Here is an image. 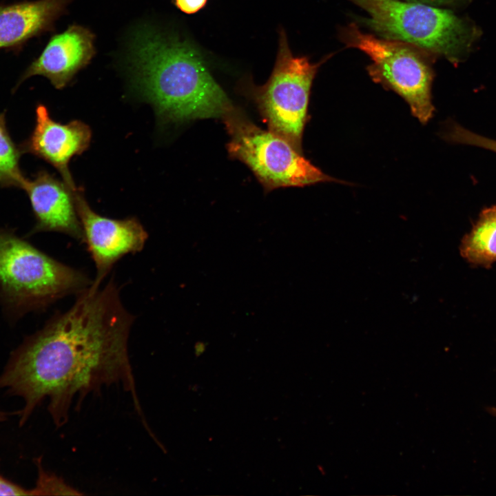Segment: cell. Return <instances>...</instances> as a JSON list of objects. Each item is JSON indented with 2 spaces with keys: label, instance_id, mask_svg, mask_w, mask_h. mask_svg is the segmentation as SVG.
<instances>
[{
  "label": "cell",
  "instance_id": "obj_1",
  "mask_svg": "<svg viewBox=\"0 0 496 496\" xmlns=\"http://www.w3.org/2000/svg\"><path fill=\"white\" fill-rule=\"evenodd\" d=\"M76 296L70 309L12 354L0 375V389L25 402L20 424L48 399L49 413L61 426L76 397L82 400L114 384L132 394L143 415L128 355L134 317L123 306L118 287L111 280L102 288L91 285Z\"/></svg>",
  "mask_w": 496,
  "mask_h": 496
},
{
  "label": "cell",
  "instance_id": "obj_2",
  "mask_svg": "<svg viewBox=\"0 0 496 496\" xmlns=\"http://www.w3.org/2000/svg\"><path fill=\"white\" fill-rule=\"evenodd\" d=\"M137 33L134 83L162 121L223 120L236 108L192 45L149 30Z\"/></svg>",
  "mask_w": 496,
  "mask_h": 496
},
{
  "label": "cell",
  "instance_id": "obj_3",
  "mask_svg": "<svg viewBox=\"0 0 496 496\" xmlns=\"http://www.w3.org/2000/svg\"><path fill=\"white\" fill-rule=\"evenodd\" d=\"M368 14L364 23L380 36L403 41L457 63L467 54L475 32L449 10L420 2L349 0Z\"/></svg>",
  "mask_w": 496,
  "mask_h": 496
},
{
  "label": "cell",
  "instance_id": "obj_4",
  "mask_svg": "<svg viewBox=\"0 0 496 496\" xmlns=\"http://www.w3.org/2000/svg\"><path fill=\"white\" fill-rule=\"evenodd\" d=\"M93 281L83 271L54 260L0 228V288L11 301L44 307L78 294Z\"/></svg>",
  "mask_w": 496,
  "mask_h": 496
},
{
  "label": "cell",
  "instance_id": "obj_5",
  "mask_svg": "<svg viewBox=\"0 0 496 496\" xmlns=\"http://www.w3.org/2000/svg\"><path fill=\"white\" fill-rule=\"evenodd\" d=\"M231 157L247 165L267 192L335 179L314 166L287 140L264 130L236 108L223 120Z\"/></svg>",
  "mask_w": 496,
  "mask_h": 496
},
{
  "label": "cell",
  "instance_id": "obj_6",
  "mask_svg": "<svg viewBox=\"0 0 496 496\" xmlns=\"http://www.w3.org/2000/svg\"><path fill=\"white\" fill-rule=\"evenodd\" d=\"M340 38L347 47L357 48L369 56L372 63L368 72L372 79L402 97L419 121L425 124L431 118L434 74L423 50L364 33L355 23L342 28Z\"/></svg>",
  "mask_w": 496,
  "mask_h": 496
},
{
  "label": "cell",
  "instance_id": "obj_7",
  "mask_svg": "<svg viewBox=\"0 0 496 496\" xmlns=\"http://www.w3.org/2000/svg\"><path fill=\"white\" fill-rule=\"evenodd\" d=\"M278 44L269 79L261 86H253L251 94L269 130L302 152L311 87L324 60L313 63L307 56H294L284 30L280 31Z\"/></svg>",
  "mask_w": 496,
  "mask_h": 496
},
{
  "label": "cell",
  "instance_id": "obj_8",
  "mask_svg": "<svg viewBox=\"0 0 496 496\" xmlns=\"http://www.w3.org/2000/svg\"><path fill=\"white\" fill-rule=\"evenodd\" d=\"M74 198L84 243L96 269L92 285L99 287L117 261L143 249L148 234L135 217L113 219L95 212L85 200L81 188L75 191Z\"/></svg>",
  "mask_w": 496,
  "mask_h": 496
},
{
  "label": "cell",
  "instance_id": "obj_9",
  "mask_svg": "<svg viewBox=\"0 0 496 496\" xmlns=\"http://www.w3.org/2000/svg\"><path fill=\"white\" fill-rule=\"evenodd\" d=\"M92 139L90 127L74 120L66 124L54 120L43 104L35 109V124L29 136L19 145L23 154H30L48 162L60 174L71 188L75 185L69 169V163L83 154Z\"/></svg>",
  "mask_w": 496,
  "mask_h": 496
},
{
  "label": "cell",
  "instance_id": "obj_10",
  "mask_svg": "<svg viewBox=\"0 0 496 496\" xmlns=\"http://www.w3.org/2000/svg\"><path fill=\"white\" fill-rule=\"evenodd\" d=\"M77 188H71L46 170L26 178L22 189L28 196L36 219L32 232H60L84 243L75 204Z\"/></svg>",
  "mask_w": 496,
  "mask_h": 496
},
{
  "label": "cell",
  "instance_id": "obj_11",
  "mask_svg": "<svg viewBox=\"0 0 496 496\" xmlns=\"http://www.w3.org/2000/svg\"><path fill=\"white\" fill-rule=\"evenodd\" d=\"M94 54V35L87 29L72 25L53 36L40 56L19 81L32 76L46 77L56 89H63L74 75L86 66Z\"/></svg>",
  "mask_w": 496,
  "mask_h": 496
},
{
  "label": "cell",
  "instance_id": "obj_12",
  "mask_svg": "<svg viewBox=\"0 0 496 496\" xmlns=\"http://www.w3.org/2000/svg\"><path fill=\"white\" fill-rule=\"evenodd\" d=\"M68 0H38L0 6V49L13 48L48 30Z\"/></svg>",
  "mask_w": 496,
  "mask_h": 496
},
{
  "label": "cell",
  "instance_id": "obj_13",
  "mask_svg": "<svg viewBox=\"0 0 496 496\" xmlns=\"http://www.w3.org/2000/svg\"><path fill=\"white\" fill-rule=\"evenodd\" d=\"M460 254L469 264L490 268L496 262V205L484 209L466 234Z\"/></svg>",
  "mask_w": 496,
  "mask_h": 496
},
{
  "label": "cell",
  "instance_id": "obj_14",
  "mask_svg": "<svg viewBox=\"0 0 496 496\" xmlns=\"http://www.w3.org/2000/svg\"><path fill=\"white\" fill-rule=\"evenodd\" d=\"M21 147L12 140L6 125V113L0 114V187L22 189L26 180L19 160Z\"/></svg>",
  "mask_w": 496,
  "mask_h": 496
},
{
  "label": "cell",
  "instance_id": "obj_15",
  "mask_svg": "<svg viewBox=\"0 0 496 496\" xmlns=\"http://www.w3.org/2000/svg\"><path fill=\"white\" fill-rule=\"evenodd\" d=\"M39 477L36 486L31 489L32 495H82L65 484L63 479L44 471L37 459Z\"/></svg>",
  "mask_w": 496,
  "mask_h": 496
},
{
  "label": "cell",
  "instance_id": "obj_16",
  "mask_svg": "<svg viewBox=\"0 0 496 496\" xmlns=\"http://www.w3.org/2000/svg\"><path fill=\"white\" fill-rule=\"evenodd\" d=\"M444 138L456 143L477 146L496 152V141L468 130L457 123H451L444 132Z\"/></svg>",
  "mask_w": 496,
  "mask_h": 496
},
{
  "label": "cell",
  "instance_id": "obj_17",
  "mask_svg": "<svg viewBox=\"0 0 496 496\" xmlns=\"http://www.w3.org/2000/svg\"><path fill=\"white\" fill-rule=\"evenodd\" d=\"M0 495H32V493L31 489H25L0 475Z\"/></svg>",
  "mask_w": 496,
  "mask_h": 496
},
{
  "label": "cell",
  "instance_id": "obj_18",
  "mask_svg": "<svg viewBox=\"0 0 496 496\" xmlns=\"http://www.w3.org/2000/svg\"><path fill=\"white\" fill-rule=\"evenodd\" d=\"M176 6L187 14H193L202 9L207 0H174Z\"/></svg>",
  "mask_w": 496,
  "mask_h": 496
},
{
  "label": "cell",
  "instance_id": "obj_19",
  "mask_svg": "<svg viewBox=\"0 0 496 496\" xmlns=\"http://www.w3.org/2000/svg\"><path fill=\"white\" fill-rule=\"evenodd\" d=\"M409 1L420 2L430 5L452 6L459 3L464 0H404Z\"/></svg>",
  "mask_w": 496,
  "mask_h": 496
},
{
  "label": "cell",
  "instance_id": "obj_20",
  "mask_svg": "<svg viewBox=\"0 0 496 496\" xmlns=\"http://www.w3.org/2000/svg\"><path fill=\"white\" fill-rule=\"evenodd\" d=\"M196 349H197L196 353L199 355L200 354L203 353L205 351V349H206L205 343V342L204 343L199 342L198 346L197 347Z\"/></svg>",
  "mask_w": 496,
  "mask_h": 496
},
{
  "label": "cell",
  "instance_id": "obj_21",
  "mask_svg": "<svg viewBox=\"0 0 496 496\" xmlns=\"http://www.w3.org/2000/svg\"><path fill=\"white\" fill-rule=\"evenodd\" d=\"M488 411L491 415L496 416V407H490L488 409Z\"/></svg>",
  "mask_w": 496,
  "mask_h": 496
},
{
  "label": "cell",
  "instance_id": "obj_22",
  "mask_svg": "<svg viewBox=\"0 0 496 496\" xmlns=\"http://www.w3.org/2000/svg\"><path fill=\"white\" fill-rule=\"evenodd\" d=\"M7 413L0 411V421L6 418Z\"/></svg>",
  "mask_w": 496,
  "mask_h": 496
}]
</instances>
